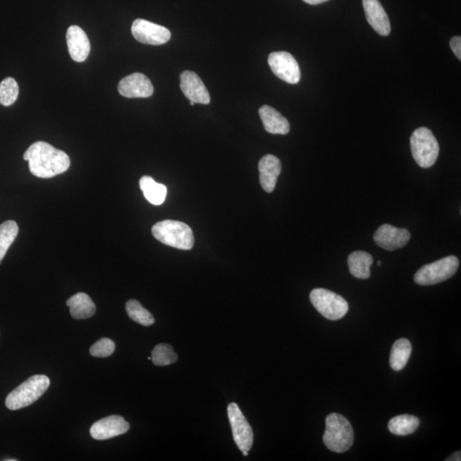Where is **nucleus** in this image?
Segmentation results:
<instances>
[{
  "mask_svg": "<svg viewBox=\"0 0 461 461\" xmlns=\"http://www.w3.org/2000/svg\"><path fill=\"white\" fill-rule=\"evenodd\" d=\"M178 355L173 347L166 343L157 345L152 352V361L156 366H168L176 363Z\"/></svg>",
  "mask_w": 461,
  "mask_h": 461,
  "instance_id": "obj_26",
  "label": "nucleus"
},
{
  "mask_svg": "<svg viewBox=\"0 0 461 461\" xmlns=\"http://www.w3.org/2000/svg\"><path fill=\"white\" fill-rule=\"evenodd\" d=\"M262 188L266 192H273L281 173V160L273 155H266L259 161Z\"/></svg>",
  "mask_w": 461,
  "mask_h": 461,
  "instance_id": "obj_17",
  "label": "nucleus"
},
{
  "mask_svg": "<svg viewBox=\"0 0 461 461\" xmlns=\"http://www.w3.org/2000/svg\"><path fill=\"white\" fill-rule=\"evenodd\" d=\"M412 157L419 167H432L439 156V144L434 133L427 128H419L410 137Z\"/></svg>",
  "mask_w": 461,
  "mask_h": 461,
  "instance_id": "obj_5",
  "label": "nucleus"
},
{
  "mask_svg": "<svg viewBox=\"0 0 461 461\" xmlns=\"http://www.w3.org/2000/svg\"><path fill=\"white\" fill-rule=\"evenodd\" d=\"M268 62L271 70L278 79L293 85L300 82V68L296 59L289 52H273L269 56Z\"/></svg>",
  "mask_w": 461,
  "mask_h": 461,
  "instance_id": "obj_9",
  "label": "nucleus"
},
{
  "mask_svg": "<svg viewBox=\"0 0 461 461\" xmlns=\"http://www.w3.org/2000/svg\"><path fill=\"white\" fill-rule=\"evenodd\" d=\"M412 354V345L406 338H401L392 346L390 365L394 371H401L406 367Z\"/></svg>",
  "mask_w": 461,
  "mask_h": 461,
  "instance_id": "obj_22",
  "label": "nucleus"
},
{
  "mask_svg": "<svg viewBox=\"0 0 461 461\" xmlns=\"http://www.w3.org/2000/svg\"><path fill=\"white\" fill-rule=\"evenodd\" d=\"M18 232V226L14 221H7L0 225V264L17 238Z\"/></svg>",
  "mask_w": 461,
  "mask_h": 461,
  "instance_id": "obj_24",
  "label": "nucleus"
},
{
  "mask_svg": "<svg viewBox=\"0 0 461 461\" xmlns=\"http://www.w3.org/2000/svg\"><path fill=\"white\" fill-rule=\"evenodd\" d=\"M303 1H305L307 4H309V5L316 6V5H319V4L328 1V0H303Z\"/></svg>",
  "mask_w": 461,
  "mask_h": 461,
  "instance_id": "obj_31",
  "label": "nucleus"
},
{
  "mask_svg": "<svg viewBox=\"0 0 461 461\" xmlns=\"http://www.w3.org/2000/svg\"><path fill=\"white\" fill-rule=\"evenodd\" d=\"M460 455H461L460 451H457V452L455 453V454H453L450 457V458L447 459L446 460L447 461H450V460H451V461H460L461 460Z\"/></svg>",
  "mask_w": 461,
  "mask_h": 461,
  "instance_id": "obj_30",
  "label": "nucleus"
},
{
  "mask_svg": "<svg viewBox=\"0 0 461 461\" xmlns=\"http://www.w3.org/2000/svg\"><path fill=\"white\" fill-rule=\"evenodd\" d=\"M373 264V257L369 253L362 252V250L352 252L348 257V265H349L350 273L359 280H367L370 278V268Z\"/></svg>",
  "mask_w": 461,
  "mask_h": 461,
  "instance_id": "obj_20",
  "label": "nucleus"
},
{
  "mask_svg": "<svg viewBox=\"0 0 461 461\" xmlns=\"http://www.w3.org/2000/svg\"><path fill=\"white\" fill-rule=\"evenodd\" d=\"M259 116L266 132L272 135H285L290 132V126L288 120L269 105L262 106L259 110Z\"/></svg>",
  "mask_w": 461,
  "mask_h": 461,
  "instance_id": "obj_18",
  "label": "nucleus"
},
{
  "mask_svg": "<svg viewBox=\"0 0 461 461\" xmlns=\"http://www.w3.org/2000/svg\"><path fill=\"white\" fill-rule=\"evenodd\" d=\"M190 102H191V103H190V104H191L192 106H193L194 104H195V103H194V102H192V101H190Z\"/></svg>",
  "mask_w": 461,
  "mask_h": 461,
  "instance_id": "obj_34",
  "label": "nucleus"
},
{
  "mask_svg": "<svg viewBox=\"0 0 461 461\" xmlns=\"http://www.w3.org/2000/svg\"><path fill=\"white\" fill-rule=\"evenodd\" d=\"M32 175L49 179L66 173L70 166V156L50 144L38 141L30 145L23 155Z\"/></svg>",
  "mask_w": 461,
  "mask_h": 461,
  "instance_id": "obj_1",
  "label": "nucleus"
},
{
  "mask_svg": "<svg viewBox=\"0 0 461 461\" xmlns=\"http://www.w3.org/2000/svg\"><path fill=\"white\" fill-rule=\"evenodd\" d=\"M118 92L125 98H149L153 94L154 87L147 76L135 73L121 80Z\"/></svg>",
  "mask_w": 461,
  "mask_h": 461,
  "instance_id": "obj_12",
  "label": "nucleus"
},
{
  "mask_svg": "<svg viewBox=\"0 0 461 461\" xmlns=\"http://www.w3.org/2000/svg\"><path fill=\"white\" fill-rule=\"evenodd\" d=\"M460 266L459 259L448 256L424 265L414 275V282L419 285H434L454 276Z\"/></svg>",
  "mask_w": 461,
  "mask_h": 461,
  "instance_id": "obj_6",
  "label": "nucleus"
},
{
  "mask_svg": "<svg viewBox=\"0 0 461 461\" xmlns=\"http://www.w3.org/2000/svg\"><path fill=\"white\" fill-rule=\"evenodd\" d=\"M19 94L18 84L16 80L8 77L0 83V104L11 106L17 101Z\"/></svg>",
  "mask_w": 461,
  "mask_h": 461,
  "instance_id": "obj_27",
  "label": "nucleus"
},
{
  "mask_svg": "<svg viewBox=\"0 0 461 461\" xmlns=\"http://www.w3.org/2000/svg\"><path fill=\"white\" fill-rule=\"evenodd\" d=\"M67 44L71 59L75 62L86 61L91 51L87 35L79 26H71L67 31Z\"/></svg>",
  "mask_w": 461,
  "mask_h": 461,
  "instance_id": "obj_16",
  "label": "nucleus"
},
{
  "mask_svg": "<svg viewBox=\"0 0 461 461\" xmlns=\"http://www.w3.org/2000/svg\"><path fill=\"white\" fill-rule=\"evenodd\" d=\"M66 305L70 307L71 316L76 319H84L94 316L96 305L87 294L79 293L68 299Z\"/></svg>",
  "mask_w": 461,
  "mask_h": 461,
  "instance_id": "obj_19",
  "label": "nucleus"
},
{
  "mask_svg": "<svg viewBox=\"0 0 461 461\" xmlns=\"http://www.w3.org/2000/svg\"><path fill=\"white\" fill-rule=\"evenodd\" d=\"M362 5L371 27L380 35H389L391 31L390 19L379 0H362Z\"/></svg>",
  "mask_w": 461,
  "mask_h": 461,
  "instance_id": "obj_15",
  "label": "nucleus"
},
{
  "mask_svg": "<svg viewBox=\"0 0 461 461\" xmlns=\"http://www.w3.org/2000/svg\"><path fill=\"white\" fill-rule=\"evenodd\" d=\"M152 235L164 245L171 247L189 250L193 247L192 230L183 222L166 220L152 226Z\"/></svg>",
  "mask_w": 461,
  "mask_h": 461,
  "instance_id": "obj_4",
  "label": "nucleus"
},
{
  "mask_svg": "<svg viewBox=\"0 0 461 461\" xmlns=\"http://www.w3.org/2000/svg\"><path fill=\"white\" fill-rule=\"evenodd\" d=\"M140 187L144 196L154 205H161L164 203L167 196V188L163 184L157 183L149 176H143L140 180Z\"/></svg>",
  "mask_w": 461,
  "mask_h": 461,
  "instance_id": "obj_21",
  "label": "nucleus"
},
{
  "mask_svg": "<svg viewBox=\"0 0 461 461\" xmlns=\"http://www.w3.org/2000/svg\"><path fill=\"white\" fill-rule=\"evenodd\" d=\"M5 460L6 461H17L18 460L17 459H8V460Z\"/></svg>",
  "mask_w": 461,
  "mask_h": 461,
  "instance_id": "obj_32",
  "label": "nucleus"
},
{
  "mask_svg": "<svg viewBox=\"0 0 461 461\" xmlns=\"http://www.w3.org/2000/svg\"><path fill=\"white\" fill-rule=\"evenodd\" d=\"M126 311L133 321L144 326H152L155 322L152 314L136 300H129L126 303Z\"/></svg>",
  "mask_w": 461,
  "mask_h": 461,
  "instance_id": "obj_25",
  "label": "nucleus"
},
{
  "mask_svg": "<svg viewBox=\"0 0 461 461\" xmlns=\"http://www.w3.org/2000/svg\"><path fill=\"white\" fill-rule=\"evenodd\" d=\"M378 265H379V266H381V262L379 261V262H378Z\"/></svg>",
  "mask_w": 461,
  "mask_h": 461,
  "instance_id": "obj_33",
  "label": "nucleus"
},
{
  "mask_svg": "<svg viewBox=\"0 0 461 461\" xmlns=\"http://www.w3.org/2000/svg\"><path fill=\"white\" fill-rule=\"evenodd\" d=\"M129 424L119 415L105 417L92 424L90 434L96 440H107L123 435L128 431Z\"/></svg>",
  "mask_w": 461,
  "mask_h": 461,
  "instance_id": "obj_13",
  "label": "nucleus"
},
{
  "mask_svg": "<svg viewBox=\"0 0 461 461\" xmlns=\"http://www.w3.org/2000/svg\"><path fill=\"white\" fill-rule=\"evenodd\" d=\"M450 47L455 55L461 60V37L460 36H455L450 40Z\"/></svg>",
  "mask_w": 461,
  "mask_h": 461,
  "instance_id": "obj_29",
  "label": "nucleus"
},
{
  "mask_svg": "<svg viewBox=\"0 0 461 461\" xmlns=\"http://www.w3.org/2000/svg\"><path fill=\"white\" fill-rule=\"evenodd\" d=\"M419 424V419L415 416L402 414L392 418L388 424V429L392 434L405 436L417 431Z\"/></svg>",
  "mask_w": 461,
  "mask_h": 461,
  "instance_id": "obj_23",
  "label": "nucleus"
},
{
  "mask_svg": "<svg viewBox=\"0 0 461 461\" xmlns=\"http://www.w3.org/2000/svg\"><path fill=\"white\" fill-rule=\"evenodd\" d=\"M309 298L318 312L330 321H338L349 311L345 299L329 290L314 289L311 291Z\"/></svg>",
  "mask_w": 461,
  "mask_h": 461,
  "instance_id": "obj_7",
  "label": "nucleus"
},
{
  "mask_svg": "<svg viewBox=\"0 0 461 461\" xmlns=\"http://www.w3.org/2000/svg\"><path fill=\"white\" fill-rule=\"evenodd\" d=\"M228 419L232 427L234 442L240 448L242 455L247 456L252 448L254 435L252 426L242 414L237 403H230L228 407Z\"/></svg>",
  "mask_w": 461,
  "mask_h": 461,
  "instance_id": "obj_8",
  "label": "nucleus"
},
{
  "mask_svg": "<svg viewBox=\"0 0 461 461\" xmlns=\"http://www.w3.org/2000/svg\"><path fill=\"white\" fill-rule=\"evenodd\" d=\"M115 350V343L110 338H103L91 347L90 354L94 357H108L114 353Z\"/></svg>",
  "mask_w": 461,
  "mask_h": 461,
  "instance_id": "obj_28",
  "label": "nucleus"
},
{
  "mask_svg": "<svg viewBox=\"0 0 461 461\" xmlns=\"http://www.w3.org/2000/svg\"><path fill=\"white\" fill-rule=\"evenodd\" d=\"M410 238L411 234L407 229L398 228L390 224L380 226L374 235L376 245L389 252L404 247Z\"/></svg>",
  "mask_w": 461,
  "mask_h": 461,
  "instance_id": "obj_11",
  "label": "nucleus"
},
{
  "mask_svg": "<svg viewBox=\"0 0 461 461\" xmlns=\"http://www.w3.org/2000/svg\"><path fill=\"white\" fill-rule=\"evenodd\" d=\"M354 430L345 416L331 414L326 419V431L323 442L329 450L345 453L353 446Z\"/></svg>",
  "mask_w": 461,
  "mask_h": 461,
  "instance_id": "obj_2",
  "label": "nucleus"
},
{
  "mask_svg": "<svg viewBox=\"0 0 461 461\" xmlns=\"http://www.w3.org/2000/svg\"><path fill=\"white\" fill-rule=\"evenodd\" d=\"M180 88L187 98L195 104H209L208 89L195 72L185 70L180 75Z\"/></svg>",
  "mask_w": 461,
  "mask_h": 461,
  "instance_id": "obj_14",
  "label": "nucleus"
},
{
  "mask_svg": "<svg viewBox=\"0 0 461 461\" xmlns=\"http://www.w3.org/2000/svg\"><path fill=\"white\" fill-rule=\"evenodd\" d=\"M132 34L137 42L152 46H160L171 39V31L167 27L144 19H137L133 23Z\"/></svg>",
  "mask_w": 461,
  "mask_h": 461,
  "instance_id": "obj_10",
  "label": "nucleus"
},
{
  "mask_svg": "<svg viewBox=\"0 0 461 461\" xmlns=\"http://www.w3.org/2000/svg\"><path fill=\"white\" fill-rule=\"evenodd\" d=\"M50 383V379L46 375L32 376L7 395L6 407L10 410H18L32 405L46 393Z\"/></svg>",
  "mask_w": 461,
  "mask_h": 461,
  "instance_id": "obj_3",
  "label": "nucleus"
}]
</instances>
